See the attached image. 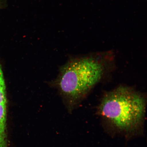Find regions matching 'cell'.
Listing matches in <instances>:
<instances>
[{"mask_svg":"<svg viewBox=\"0 0 147 147\" xmlns=\"http://www.w3.org/2000/svg\"><path fill=\"white\" fill-rule=\"evenodd\" d=\"M146 106L141 93L120 86L105 94L97 113L108 133L130 139L143 133Z\"/></svg>","mask_w":147,"mask_h":147,"instance_id":"cell-1","label":"cell"},{"mask_svg":"<svg viewBox=\"0 0 147 147\" xmlns=\"http://www.w3.org/2000/svg\"><path fill=\"white\" fill-rule=\"evenodd\" d=\"M4 5V3L3 0H0V10L3 8Z\"/></svg>","mask_w":147,"mask_h":147,"instance_id":"cell-4","label":"cell"},{"mask_svg":"<svg viewBox=\"0 0 147 147\" xmlns=\"http://www.w3.org/2000/svg\"><path fill=\"white\" fill-rule=\"evenodd\" d=\"M5 86L2 71L0 67V103H7Z\"/></svg>","mask_w":147,"mask_h":147,"instance_id":"cell-3","label":"cell"},{"mask_svg":"<svg viewBox=\"0 0 147 147\" xmlns=\"http://www.w3.org/2000/svg\"><path fill=\"white\" fill-rule=\"evenodd\" d=\"M103 57H83L71 61L63 68L59 85L70 110L81 102L103 77L107 62Z\"/></svg>","mask_w":147,"mask_h":147,"instance_id":"cell-2","label":"cell"}]
</instances>
